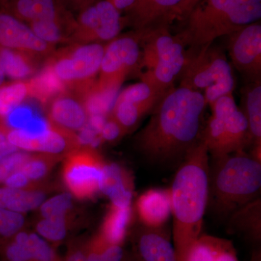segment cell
Returning a JSON list of instances; mask_svg holds the SVG:
<instances>
[{"instance_id": "obj_34", "label": "cell", "mask_w": 261, "mask_h": 261, "mask_svg": "<svg viewBox=\"0 0 261 261\" xmlns=\"http://www.w3.org/2000/svg\"><path fill=\"white\" fill-rule=\"evenodd\" d=\"M89 241L73 240L68 245L65 261H89Z\"/></svg>"}, {"instance_id": "obj_33", "label": "cell", "mask_w": 261, "mask_h": 261, "mask_svg": "<svg viewBox=\"0 0 261 261\" xmlns=\"http://www.w3.org/2000/svg\"><path fill=\"white\" fill-rule=\"evenodd\" d=\"M30 156L18 150L2 159L0 161V185H3L10 175L18 171Z\"/></svg>"}, {"instance_id": "obj_42", "label": "cell", "mask_w": 261, "mask_h": 261, "mask_svg": "<svg viewBox=\"0 0 261 261\" xmlns=\"http://www.w3.org/2000/svg\"><path fill=\"white\" fill-rule=\"evenodd\" d=\"M3 261H4V260H3Z\"/></svg>"}, {"instance_id": "obj_29", "label": "cell", "mask_w": 261, "mask_h": 261, "mask_svg": "<svg viewBox=\"0 0 261 261\" xmlns=\"http://www.w3.org/2000/svg\"><path fill=\"white\" fill-rule=\"evenodd\" d=\"M37 233L46 241L58 244L65 240L68 232L65 216L42 219L37 223Z\"/></svg>"}, {"instance_id": "obj_20", "label": "cell", "mask_w": 261, "mask_h": 261, "mask_svg": "<svg viewBox=\"0 0 261 261\" xmlns=\"http://www.w3.org/2000/svg\"><path fill=\"white\" fill-rule=\"evenodd\" d=\"M99 191L111 199L113 205L130 206L132 185L129 176L115 163L105 165L99 183Z\"/></svg>"}, {"instance_id": "obj_37", "label": "cell", "mask_w": 261, "mask_h": 261, "mask_svg": "<svg viewBox=\"0 0 261 261\" xmlns=\"http://www.w3.org/2000/svg\"><path fill=\"white\" fill-rule=\"evenodd\" d=\"M19 150L15 146L8 142L6 136V127L4 124L0 125V161L8 154Z\"/></svg>"}, {"instance_id": "obj_35", "label": "cell", "mask_w": 261, "mask_h": 261, "mask_svg": "<svg viewBox=\"0 0 261 261\" xmlns=\"http://www.w3.org/2000/svg\"><path fill=\"white\" fill-rule=\"evenodd\" d=\"M126 133V130L111 116L106 118L99 132L101 139L106 141L118 140Z\"/></svg>"}, {"instance_id": "obj_4", "label": "cell", "mask_w": 261, "mask_h": 261, "mask_svg": "<svg viewBox=\"0 0 261 261\" xmlns=\"http://www.w3.org/2000/svg\"><path fill=\"white\" fill-rule=\"evenodd\" d=\"M260 18L261 0H200L176 35L186 47L195 50Z\"/></svg>"}, {"instance_id": "obj_25", "label": "cell", "mask_w": 261, "mask_h": 261, "mask_svg": "<svg viewBox=\"0 0 261 261\" xmlns=\"http://www.w3.org/2000/svg\"><path fill=\"white\" fill-rule=\"evenodd\" d=\"M44 200L42 192L0 186V208L23 214L39 207Z\"/></svg>"}, {"instance_id": "obj_15", "label": "cell", "mask_w": 261, "mask_h": 261, "mask_svg": "<svg viewBox=\"0 0 261 261\" xmlns=\"http://www.w3.org/2000/svg\"><path fill=\"white\" fill-rule=\"evenodd\" d=\"M48 123L69 132L82 130L88 125L89 114L82 92L63 89L47 102Z\"/></svg>"}, {"instance_id": "obj_5", "label": "cell", "mask_w": 261, "mask_h": 261, "mask_svg": "<svg viewBox=\"0 0 261 261\" xmlns=\"http://www.w3.org/2000/svg\"><path fill=\"white\" fill-rule=\"evenodd\" d=\"M193 51H188L179 86L214 99L232 93V68L222 48L213 43Z\"/></svg>"}, {"instance_id": "obj_13", "label": "cell", "mask_w": 261, "mask_h": 261, "mask_svg": "<svg viewBox=\"0 0 261 261\" xmlns=\"http://www.w3.org/2000/svg\"><path fill=\"white\" fill-rule=\"evenodd\" d=\"M228 50L233 66L247 82L261 80V25L250 24L228 35Z\"/></svg>"}, {"instance_id": "obj_21", "label": "cell", "mask_w": 261, "mask_h": 261, "mask_svg": "<svg viewBox=\"0 0 261 261\" xmlns=\"http://www.w3.org/2000/svg\"><path fill=\"white\" fill-rule=\"evenodd\" d=\"M186 261H239L232 243L226 239L202 235L192 245Z\"/></svg>"}, {"instance_id": "obj_40", "label": "cell", "mask_w": 261, "mask_h": 261, "mask_svg": "<svg viewBox=\"0 0 261 261\" xmlns=\"http://www.w3.org/2000/svg\"><path fill=\"white\" fill-rule=\"evenodd\" d=\"M5 75L3 70H2L1 66H0V87L5 83Z\"/></svg>"}, {"instance_id": "obj_38", "label": "cell", "mask_w": 261, "mask_h": 261, "mask_svg": "<svg viewBox=\"0 0 261 261\" xmlns=\"http://www.w3.org/2000/svg\"><path fill=\"white\" fill-rule=\"evenodd\" d=\"M67 1L70 3H73L75 6L82 7L83 8L84 7L94 3L96 0H67Z\"/></svg>"}, {"instance_id": "obj_28", "label": "cell", "mask_w": 261, "mask_h": 261, "mask_svg": "<svg viewBox=\"0 0 261 261\" xmlns=\"http://www.w3.org/2000/svg\"><path fill=\"white\" fill-rule=\"evenodd\" d=\"M89 261H121L124 255L122 245L110 244L97 236L89 240Z\"/></svg>"}, {"instance_id": "obj_7", "label": "cell", "mask_w": 261, "mask_h": 261, "mask_svg": "<svg viewBox=\"0 0 261 261\" xmlns=\"http://www.w3.org/2000/svg\"><path fill=\"white\" fill-rule=\"evenodd\" d=\"M105 44H68L55 50L47 60L46 71L63 89L82 90L95 82L104 54Z\"/></svg>"}, {"instance_id": "obj_10", "label": "cell", "mask_w": 261, "mask_h": 261, "mask_svg": "<svg viewBox=\"0 0 261 261\" xmlns=\"http://www.w3.org/2000/svg\"><path fill=\"white\" fill-rule=\"evenodd\" d=\"M200 0H135L127 11L126 23L135 31L169 27L176 20H184Z\"/></svg>"}, {"instance_id": "obj_17", "label": "cell", "mask_w": 261, "mask_h": 261, "mask_svg": "<svg viewBox=\"0 0 261 261\" xmlns=\"http://www.w3.org/2000/svg\"><path fill=\"white\" fill-rule=\"evenodd\" d=\"M187 55L186 46L178 39L174 47L161 57L153 68L141 73V82L148 84L161 97L174 86L175 82L181 75Z\"/></svg>"}, {"instance_id": "obj_14", "label": "cell", "mask_w": 261, "mask_h": 261, "mask_svg": "<svg viewBox=\"0 0 261 261\" xmlns=\"http://www.w3.org/2000/svg\"><path fill=\"white\" fill-rule=\"evenodd\" d=\"M0 47L27 53L47 60L55 50L51 45L38 37L29 24L0 10Z\"/></svg>"}, {"instance_id": "obj_22", "label": "cell", "mask_w": 261, "mask_h": 261, "mask_svg": "<svg viewBox=\"0 0 261 261\" xmlns=\"http://www.w3.org/2000/svg\"><path fill=\"white\" fill-rule=\"evenodd\" d=\"M241 109L248 123L252 144H261V80L247 82L240 90Z\"/></svg>"}, {"instance_id": "obj_6", "label": "cell", "mask_w": 261, "mask_h": 261, "mask_svg": "<svg viewBox=\"0 0 261 261\" xmlns=\"http://www.w3.org/2000/svg\"><path fill=\"white\" fill-rule=\"evenodd\" d=\"M212 114L202 139L211 158L245 150L252 144L248 123L233 94L223 96L210 106Z\"/></svg>"}, {"instance_id": "obj_31", "label": "cell", "mask_w": 261, "mask_h": 261, "mask_svg": "<svg viewBox=\"0 0 261 261\" xmlns=\"http://www.w3.org/2000/svg\"><path fill=\"white\" fill-rule=\"evenodd\" d=\"M24 221L22 214L0 208V251L10 239L21 231Z\"/></svg>"}, {"instance_id": "obj_2", "label": "cell", "mask_w": 261, "mask_h": 261, "mask_svg": "<svg viewBox=\"0 0 261 261\" xmlns=\"http://www.w3.org/2000/svg\"><path fill=\"white\" fill-rule=\"evenodd\" d=\"M208 150L201 139L182 161L170 192L173 247L177 261H186L200 236L208 197Z\"/></svg>"}, {"instance_id": "obj_9", "label": "cell", "mask_w": 261, "mask_h": 261, "mask_svg": "<svg viewBox=\"0 0 261 261\" xmlns=\"http://www.w3.org/2000/svg\"><path fill=\"white\" fill-rule=\"evenodd\" d=\"M125 23L110 0L94 1L82 8L68 44L108 43L120 35Z\"/></svg>"}, {"instance_id": "obj_18", "label": "cell", "mask_w": 261, "mask_h": 261, "mask_svg": "<svg viewBox=\"0 0 261 261\" xmlns=\"http://www.w3.org/2000/svg\"><path fill=\"white\" fill-rule=\"evenodd\" d=\"M0 255L4 261H62L42 237L23 230L5 244Z\"/></svg>"}, {"instance_id": "obj_8", "label": "cell", "mask_w": 261, "mask_h": 261, "mask_svg": "<svg viewBox=\"0 0 261 261\" xmlns=\"http://www.w3.org/2000/svg\"><path fill=\"white\" fill-rule=\"evenodd\" d=\"M141 34L134 31L119 35L105 46L99 78L94 90L101 95L113 94L126 77L142 69Z\"/></svg>"}, {"instance_id": "obj_36", "label": "cell", "mask_w": 261, "mask_h": 261, "mask_svg": "<svg viewBox=\"0 0 261 261\" xmlns=\"http://www.w3.org/2000/svg\"><path fill=\"white\" fill-rule=\"evenodd\" d=\"M31 183L32 181L21 171H18L10 175L3 185L11 188L25 190V188H27Z\"/></svg>"}, {"instance_id": "obj_30", "label": "cell", "mask_w": 261, "mask_h": 261, "mask_svg": "<svg viewBox=\"0 0 261 261\" xmlns=\"http://www.w3.org/2000/svg\"><path fill=\"white\" fill-rule=\"evenodd\" d=\"M56 157L58 155L43 153L39 155H31L19 171H21L31 181H39L50 171L56 163Z\"/></svg>"}, {"instance_id": "obj_32", "label": "cell", "mask_w": 261, "mask_h": 261, "mask_svg": "<svg viewBox=\"0 0 261 261\" xmlns=\"http://www.w3.org/2000/svg\"><path fill=\"white\" fill-rule=\"evenodd\" d=\"M71 205V195L70 193H62L44 201L39 207L43 219H48L65 216Z\"/></svg>"}, {"instance_id": "obj_1", "label": "cell", "mask_w": 261, "mask_h": 261, "mask_svg": "<svg viewBox=\"0 0 261 261\" xmlns=\"http://www.w3.org/2000/svg\"><path fill=\"white\" fill-rule=\"evenodd\" d=\"M207 106L201 92L173 86L151 111L136 138L137 147L152 162H182L202 138Z\"/></svg>"}, {"instance_id": "obj_19", "label": "cell", "mask_w": 261, "mask_h": 261, "mask_svg": "<svg viewBox=\"0 0 261 261\" xmlns=\"http://www.w3.org/2000/svg\"><path fill=\"white\" fill-rule=\"evenodd\" d=\"M142 224L150 227L164 226L171 214L170 190H150L142 194L137 202Z\"/></svg>"}, {"instance_id": "obj_39", "label": "cell", "mask_w": 261, "mask_h": 261, "mask_svg": "<svg viewBox=\"0 0 261 261\" xmlns=\"http://www.w3.org/2000/svg\"><path fill=\"white\" fill-rule=\"evenodd\" d=\"M121 261H137L136 260L135 256L132 255V253H127L125 252L124 255H123V258Z\"/></svg>"}, {"instance_id": "obj_12", "label": "cell", "mask_w": 261, "mask_h": 261, "mask_svg": "<svg viewBox=\"0 0 261 261\" xmlns=\"http://www.w3.org/2000/svg\"><path fill=\"white\" fill-rule=\"evenodd\" d=\"M6 127L8 142L18 149L58 155L79 149L81 143L78 136L69 130L62 129L49 123L40 130Z\"/></svg>"}, {"instance_id": "obj_24", "label": "cell", "mask_w": 261, "mask_h": 261, "mask_svg": "<svg viewBox=\"0 0 261 261\" xmlns=\"http://www.w3.org/2000/svg\"><path fill=\"white\" fill-rule=\"evenodd\" d=\"M261 202L260 197L239 208L228 219L231 232L242 233L252 241L260 240Z\"/></svg>"}, {"instance_id": "obj_11", "label": "cell", "mask_w": 261, "mask_h": 261, "mask_svg": "<svg viewBox=\"0 0 261 261\" xmlns=\"http://www.w3.org/2000/svg\"><path fill=\"white\" fill-rule=\"evenodd\" d=\"M105 163L91 147L76 149L67 155L63 178L70 192L78 198L92 197L99 191Z\"/></svg>"}, {"instance_id": "obj_23", "label": "cell", "mask_w": 261, "mask_h": 261, "mask_svg": "<svg viewBox=\"0 0 261 261\" xmlns=\"http://www.w3.org/2000/svg\"><path fill=\"white\" fill-rule=\"evenodd\" d=\"M42 62L27 53L0 47V66L5 76L13 81L29 80L37 73Z\"/></svg>"}, {"instance_id": "obj_27", "label": "cell", "mask_w": 261, "mask_h": 261, "mask_svg": "<svg viewBox=\"0 0 261 261\" xmlns=\"http://www.w3.org/2000/svg\"><path fill=\"white\" fill-rule=\"evenodd\" d=\"M130 218V206L112 205L103 223L99 236L110 244L122 245Z\"/></svg>"}, {"instance_id": "obj_41", "label": "cell", "mask_w": 261, "mask_h": 261, "mask_svg": "<svg viewBox=\"0 0 261 261\" xmlns=\"http://www.w3.org/2000/svg\"><path fill=\"white\" fill-rule=\"evenodd\" d=\"M3 122H2L1 121H0V125H3Z\"/></svg>"}, {"instance_id": "obj_16", "label": "cell", "mask_w": 261, "mask_h": 261, "mask_svg": "<svg viewBox=\"0 0 261 261\" xmlns=\"http://www.w3.org/2000/svg\"><path fill=\"white\" fill-rule=\"evenodd\" d=\"M132 255L137 261H177L169 233L161 227L142 224L132 237Z\"/></svg>"}, {"instance_id": "obj_26", "label": "cell", "mask_w": 261, "mask_h": 261, "mask_svg": "<svg viewBox=\"0 0 261 261\" xmlns=\"http://www.w3.org/2000/svg\"><path fill=\"white\" fill-rule=\"evenodd\" d=\"M32 96L30 80L13 81L0 87V121H4Z\"/></svg>"}, {"instance_id": "obj_3", "label": "cell", "mask_w": 261, "mask_h": 261, "mask_svg": "<svg viewBox=\"0 0 261 261\" xmlns=\"http://www.w3.org/2000/svg\"><path fill=\"white\" fill-rule=\"evenodd\" d=\"M261 189V163L243 151L209 161L207 205L215 215L228 219L255 200Z\"/></svg>"}]
</instances>
